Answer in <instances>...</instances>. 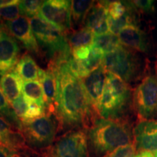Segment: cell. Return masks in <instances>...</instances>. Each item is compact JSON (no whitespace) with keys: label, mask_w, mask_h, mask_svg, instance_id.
Returning <instances> with one entry per match:
<instances>
[{"label":"cell","mask_w":157,"mask_h":157,"mask_svg":"<svg viewBox=\"0 0 157 157\" xmlns=\"http://www.w3.org/2000/svg\"><path fill=\"white\" fill-rule=\"evenodd\" d=\"M57 80L55 117L59 130H87L98 116L90 103L82 78L74 74L67 60L56 64L50 63Z\"/></svg>","instance_id":"6da1fadb"},{"label":"cell","mask_w":157,"mask_h":157,"mask_svg":"<svg viewBox=\"0 0 157 157\" xmlns=\"http://www.w3.org/2000/svg\"><path fill=\"white\" fill-rule=\"evenodd\" d=\"M90 152L103 157L119 147L134 143L133 132L126 121L98 117L86 130Z\"/></svg>","instance_id":"7a4b0ae2"},{"label":"cell","mask_w":157,"mask_h":157,"mask_svg":"<svg viewBox=\"0 0 157 157\" xmlns=\"http://www.w3.org/2000/svg\"><path fill=\"white\" fill-rule=\"evenodd\" d=\"M132 93L129 84L114 74L107 72L106 82L98 106L101 118L125 121L132 101Z\"/></svg>","instance_id":"3957f363"},{"label":"cell","mask_w":157,"mask_h":157,"mask_svg":"<svg viewBox=\"0 0 157 157\" xmlns=\"http://www.w3.org/2000/svg\"><path fill=\"white\" fill-rule=\"evenodd\" d=\"M30 20L35 38L50 59V63L56 64L68 60L72 56L67 34L55 28L38 15Z\"/></svg>","instance_id":"277c9868"},{"label":"cell","mask_w":157,"mask_h":157,"mask_svg":"<svg viewBox=\"0 0 157 157\" xmlns=\"http://www.w3.org/2000/svg\"><path fill=\"white\" fill-rule=\"evenodd\" d=\"M58 129L56 117L48 113L36 119L22 121L21 132L29 148L32 150H43L54 143Z\"/></svg>","instance_id":"5b68a950"},{"label":"cell","mask_w":157,"mask_h":157,"mask_svg":"<svg viewBox=\"0 0 157 157\" xmlns=\"http://www.w3.org/2000/svg\"><path fill=\"white\" fill-rule=\"evenodd\" d=\"M102 65L107 72L117 76L126 83L134 81L140 74L138 57L133 50L123 45L105 55Z\"/></svg>","instance_id":"8992f818"},{"label":"cell","mask_w":157,"mask_h":157,"mask_svg":"<svg viewBox=\"0 0 157 157\" xmlns=\"http://www.w3.org/2000/svg\"><path fill=\"white\" fill-rule=\"evenodd\" d=\"M44 157H90L86 130L66 132L45 149Z\"/></svg>","instance_id":"52a82bcc"},{"label":"cell","mask_w":157,"mask_h":157,"mask_svg":"<svg viewBox=\"0 0 157 157\" xmlns=\"http://www.w3.org/2000/svg\"><path fill=\"white\" fill-rule=\"evenodd\" d=\"M133 103L140 120L157 117V75L146 76L135 90Z\"/></svg>","instance_id":"ba28073f"},{"label":"cell","mask_w":157,"mask_h":157,"mask_svg":"<svg viewBox=\"0 0 157 157\" xmlns=\"http://www.w3.org/2000/svg\"><path fill=\"white\" fill-rule=\"evenodd\" d=\"M71 13V1L48 0L44 1L38 16L55 28L67 34L72 29Z\"/></svg>","instance_id":"9c48e42d"},{"label":"cell","mask_w":157,"mask_h":157,"mask_svg":"<svg viewBox=\"0 0 157 157\" xmlns=\"http://www.w3.org/2000/svg\"><path fill=\"white\" fill-rule=\"evenodd\" d=\"M2 23L6 31L19 40L27 50L37 56H40V49L31 29L30 20L28 17L21 15L15 21L2 22Z\"/></svg>","instance_id":"30bf717a"},{"label":"cell","mask_w":157,"mask_h":157,"mask_svg":"<svg viewBox=\"0 0 157 157\" xmlns=\"http://www.w3.org/2000/svg\"><path fill=\"white\" fill-rule=\"evenodd\" d=\"M134 143L137 152L157 154V121L140 120L133 129Z\"/></svg>","instance_id":"8fae6325"},{"label":"cell","mask_w":157,"mask_h":157,"mask_svg":"<svg viewBox=\"0 0 157 157\" xmlns=\"http://www.w3.org/2000/svg\"><path fill=\"white\" fill-rule=\"evenodd\" d=\"M21 48L14 37L3 31L0 39V76L14 69L18 62Z\"/></svg>","instance_id":"7c38bea8"},{"label":"cell","mask_w":157,"mask_h":157,"mask_svg":"<svg viewBox=\"0 0 157 157\" xmlns=\"http://www.w3.org/2000/svg\"><path fill=\"white\" fill-rule=\"evenodd\" d=\"M82 28L91 30L95 36L109 32V14L105 2H98L93 4L84 20Z\"/></svg>","instance_id":"4fadbf2b"},{"label":"cell","mask_w":157,"mask_h":157,"mask_svg":"<svg viewBox=\"0 0 157 157\" xmlns=\"http://www.w3.org/2000/svg\"><path fill=\"white\" fill-rule=\"evenodd\" d=\"M106 74L107 71L103 65H101L98 69L92 72L87 77L82 78L90 103L97 113L98 104L101 99L106 82Z\"/></svg>","instance_id":"5bb4252c"},{"label":"cell","mask_w":157,"mask_h":157,"mask_svg":"<svg viewBox=\"0 0 157 157\" xmlns=\"http://www.w3.org/2000/svg\"><path fill=\"white\" fill-rule=\"evenodd\" d=\"M0 143L9 151L21 152L30 148L25 144L21 131L15 129L7 121L0 117Z\"/></svg>","instance_id":"9a60e30c"},{"label":"cell","mask_w":157,"mask_h":157,"mask_svg":"<svg viewBox=\"0 0 157 157\" xmlns=\"http://www.w3.org/2000/svg\"><path fill=\"white\" fill-rule=\"evenodd\" d=\"M39 81L44 93L46 109L49 114L55 116L57 93V80L53 68L48 66V69L39 70Z\"/></svg>","instance_id":"2e32d148"},{"label":"cell","mask_w":157,"mask_h":157,"mask_svg":"<svg viewBox=\"0 0 157 157\" xmlns=\"http://www.w3.org/2000/svg\"><path fill=\"white\" fill-rule=\"evenodd\" d=\"M121 45L130 49L145 52L147 51V42L145 34L135 25L124 28L118 34Z\"/></svg>","instance_id":"e0dca14e"},{"label":"cell","mask_w":157,"mask_h":157,"mask_svg":"<svg viewBox=\"0 0 157 157\" xmlns=\"http://www.w3.org/2000/svg\"><path fill=\"white\" fill-rule=\"evenodd\" d=\"M23 82L15 68L2 76L0 87L10 103L22 95Z\"/></svg>","instance_id":"ac0fdd59"},{"label":"cell","mask_w":157,"mask_h":157,"mask_svg":"<svg viewBox=\"0 0 157 157\" xmlns=\"http://www.w3.org/2000/svg\"><path fill=\"white\" fill-rule=\"evenodd\" d=\"M15 70L23 82L36 81L39 78L40 68L29 54H24L19 59Z\"/></svg>","instance_id":"d6986e66"},{"label":"cell","mask_w":157,"mask_h":157,"mask_svg":"<svg viewBox=\"0 0 157 157\" xmlns=\"http://www.w3.org/2000/svg\"><path fill=\"white\" fill-rule=\"evenodd\" d=\"M22 95L27 101L36 103L46 109L44 93L39 81L23 82Z\"/></svg>","instance_id":"ffe728a7"},{"label":"cell","mask_w":157,"mask_h":157,"mask_svg":"<svg viewBox=\"0 0 157 157\" xmlns=\"http://www.w3.org/2000/svg\"><path fill=\"white\" fill-rule=\"evenodd\" d=\"M95 2L87 0H74L71 1V28L77 29L82 25L84 20L88 11L91 8Z\"/></svg>","instance_id":"44dd1931"},{"label":"cell","mask_w":157,"mask_h":157,"mask_svg":"<svg viewBox=\"0 0 157 157\" xmlns=\"http://www.w3.org/2000/svg\"><path fill=\"white\" fill-rule=\"evenodd\" d=\"M67 39L71 50H73L81 47L93 46L95 34L90 29L81 28L71 32L67 35Z\"/></svg>","instance_id":"7402d4cb"},{"label":"cell","mask_w":157,"mask_h":157,"mask_svg":"<svg viewBox=\"0 0 157 157\" xmlns=\"http://www.w3.org/2000/svg\"><path fill=\"white\" fill-rule=\"evenodd\" d=\"M121 44L117 35L109 32L103 35L95 36L92 47L101 51L105 56L109 52H113Z\"/></svg>","instance_id":"603a6c76"},{"label":"cell","mask_w":157,"mask_h":157,"mask_svg":"<svg viewBox=\"0 0 157 157\" xmlns=\"http://www.w3.org/2000/svg\"><path fill=\"white\" fill-rule=\"evenodd\" d=\"M0 117L8 122L15 129L21 131L22 128V121L19 119L14 111L9 101L4 95L0 87Z\"/></svg>","instance_id":"cb8c5ba5"},{"label":"cell","mask_w":157,"mask_h":157,"mask_svg":"<svg viewBox=\"0 0 157 157\" xmlns=\"http://www.w3.org/2000/svg\"><path fill=\"white\" fill-rule=\"evenodd\" d=\"M109 18L117 20L124 15L131 9L132 3L120 1L105 2Z\"/></svg>","instance_id":"d4e9b609"},{"label":"cell","mask_w":157,"mask_h":157,"mask_svg":"<svg viewBox=\"0 0 157 157\" xmlns=\"http://www.w3.org/2000/svg\"><path fill=\"white\" fill-rule=\"evenodd\" d=\"M43 3H44V1H38V0L20 1V13L22 15V16L29 17V18L37 16Z\"/></svg>","instance_id":"484cf974"},{"label":"cell","mask_w":157,"mask_h":157,"mask_svg":"<svg viewBox=\"0 0 157 157\" xmlns=\"http://www.w3.org/2000/svg\"><path fill=\"white\" fill-rule=\"evenodd\" d=\"M19 3L12 5L7 7L0 8V21L8 22L13 21L20 17Z\"/></svg>","instance_id":"4316f807"},{"label":"cell","mask_w":157,"mask_h":157,"mask_svg":"<svg viewBox=\"0 0 157 157\" xmlns=\"http://www.w3.org/2000/svg\"><path fill=\"white\" fill-rule=\"evenodd\" d=\"M137 149L135 143L119 147L103 157H135Z\"/></svg>","instance_id":"83f0119b"},{"label":"cell","mask_w":157,"mask_h":157,"mask_svg":"<svg viewBox=\"0 0 157 157\" xmlns=\"http://www.w3.org/2000/svg\"><path fill=\"white\" fill-rule=\"evenodd\" d=\"M27 103H28V110H27V112L25 113L24 119H23L22 121L33 120V119L42 117L46 114L45 113V110L46 109H44V108L41 107L40 105H37L36 103H32V102L27 101Z\"/></svg>","instance_id":"f1b7e54d"},{"label":"cell","mask_w":157,"mask_h":157,"mask_svg":"<svg viewBox=\"0 0 157 157\" xmlns=\"http://www.w3.org/2000/svg\"><path fill=\"white\" fill-rule=\"evenodd\" d=\"M10 105L13 110H14L15 113L19 117V119L22 121L24 119L25 113H26L27 110H28V103L25 101V98H23V95L17 99L15 100L14 101L10 103Z\"/></svg>","instance_id":"f546056e"},{"label":"cell","mask_w":157,"mask_h":157,"mask_svg":"<svg viewBox=\"0 0 157 157\" xmlns=\"http://www.w3.org/2000/svg\"><path fill=\"white\" fill-rule=\"evenodd\" d=\"M92 52V47H81L71 50V54L74 58L77 60H84L89 58Z\"/></svg>","instance_id":"4dcf8cb0"},{"label":"cell","mask_w":157,"mask_h":157,"mask_svg":"<svg viewBox=\"0 0 157 157\" xmlns=\"http://www.w3.org/2000/svg\"><path fill=\"white\" fill-rule=\"evenodd\" d=\"M134 5L137 8L142 10L144 11H150L153 9V5H154V2L153 1H134L133 2Z\"/></svg>","instance_id":"1f68e13d"},{"label":"cell","mask_w":157,"mask_h":157,"mask_svg":"<svg viewBox=\"0 0 157 157\" xmlns=\"http://www.w3.org/2000/svg\"><path fill=\"white\" fill-rule=\"evenodd\" d=\"M20 1L18 0H0V8L7 7L12 5H15V4H18Z\"/></svg>","instance_id":"d6a6232c"},{"label":"cell","mask_w":157,"mask_h":157,"mask_svg":"<svg viewBox=\"0 0 157 157\" xmlns=\"http://www.w3.org/2000/svg\"><path fill=\"white\" fill-rule=\"evenodd\" d=\"M135 157H156V156L152 152L143 151L137 152Z\"/></svg>","instance_id":"836d02e7"},{"label":"cell","mask_w":157,"mask_h":157,"mask_svg":"<svg viewBox=\"0 0 157 157\" xmlns=\"http://www.w3.org/2000/svg\"><path fill=\"white\" fill-rule=\"evenodd\" d=\"M9 151L0 143V157H7Z\"/></svg>","instance_id":"e575fe53"},{"label":"cell","mask_w":157,"mask_h":157,"mask_svg":"<svg viewBox=\"0 0 157 157\" xmlns=\"http://www.w3.org/2000/svg\"><path fill=\"white\" fill-rule=\"evenodd\" d=\"M7 157H25V155L21 154L17 152H13V151H9L8 154H7Z\"/></svg>","instance_id":"d590c367"},{"label":"cell","mask_w":157,"mask_h":157,"mask_svg":"<svg viewBox=\"0 0 157 157\" xmlns=\"http://www.w3.org/2000/svg\"><path fill=\"white\" fill-rule=\"evenodd\" d=\"M4 30H5V28H4V26H3V23L2 21H0V39H1L2 34V32Z\"/></svg>","instance_id":"8d00e7d4"},{"label":"cell","mask_w":157,"mask_h":157,"mask_svg":"<svg viewBox=\"0 0 157 157\" xmlns=\"http://www.w3.org/2000/svg\"><path fill=\"white\" fill-rule=\"evenodd\" d=\"M156 157H157V154H156Z\"/></svg>","instance_id":"74e56055"}]
</instances>
